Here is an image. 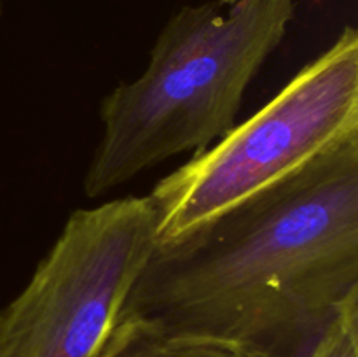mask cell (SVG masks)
Here are the masks:
<instances>
[{
  "label": "cell",
  "mask_w": 358,
  "mask_h": 357,
  "mask_svg": "<svg viewBox=\"0 0 358 357\" xmlns=\"http://www.w3.org/2000/svg\"><path fill=\"white\" fill-rule=\"evenodd\" d=\"M358 290V135L157 241L119 321L241 357H310Z\"/></svg>",
  "instance_id": "obj_1"
},
{
  "label": "cell",
  "mask_w": 358,
  "mask_h": 357,
  "mask_svg": "<svg viewBox=\"0 0 358 357\" xmlns=\"http://www.w3.org/2000/svg\"><path fill=\"white\" fill-rule=\"evenodd\" d=\"M292 18L294 0L180 7L157 35L142 76L101 102L103 136L84 177L87 198L229 132L248 84Z\"/></svg>",
  "instance_id": "obj_2"
},
{
  "label": "cell",
  "mask_w": 358,
  "mask_h": 357,
  "mask_svg": "<svg viewBox=\"0 0 358 357\" xmlns=\"http://www.w3.org/2000/svg\"><path fill=\"white\" fill-rule=\"evenodd\" d=\"M355 135L358 34L346 27L261 111L154 186L157 241L208 223Z\"/></svg>",
  "instance_id": "obj_3"
},
{
  "label": "cell",
  "mask_w": 358,
  "mask_h": 357,
  "mask_svg": "<svg viewBox=\"0 0 358 357\" xmlns=\"http://www.w3.org/2000/svg\"><path fill=\"white\" fill-rule=\"evenodd\" d=\"M157 244L149 196L76 210L0 310V357H96Z\"/></svg>",
  "instance_id": "obj_4"
},
{
  "label": "cell",
  "mask_w": 358,
  "mask_h": 357,
  "mask_svg": "<svg viewBox=\"0 0 358 357\" xmlns=\"http://www.w3.org/2000/svg\"><path fill=\"white\" fill-rule=\"evenodd\" d=\"M96 357H241L212 343L168 338L135 321H119Z\"/></svg>",
  "instance_id": "obj_5"
},
{
  "label": "cell",
  "mask_w": 358,
  "mask_h": 357,
  "mask_svg": "<svg viewBox=\"0 0 358 357\" xmlns=\"http://www.w3.org/2000/svg\"><path fill=\"white\" fill-rule=\"evenodd\" d=\"M310 357H358V290L346 298Z\"/></svg>",
  "instance_id": "obj_6"
},
{
  "label": "cell",
  "mask_w": 358,
  "mask_h": 357,
  "mask_svg": "<svg viewBox=\"0 0 358 357\" xmlns=\"http://www.w3.org/2000/svg\"><path fill=\"white\" fill-rule=\"evenodd\" d=\"M231 2H234V0H219V4H222V6H227Z\"/></svg>",
  "instance_id": "obj_7"
},
{
  "label": "cell",
  "mask_w": 358,
  "mask_h": 357,
  "mask_svg": "<svg viewBox=\"0 0 358 357\" xmlns=\"http://www.w3.org/2000/svg\"><path fill=\"white\" fill-rule=\"evenodd\" d=\"M0 14H2V0H0Z\"/></svg>",
  "instance_id": "obj_8"
}]
</instances>
